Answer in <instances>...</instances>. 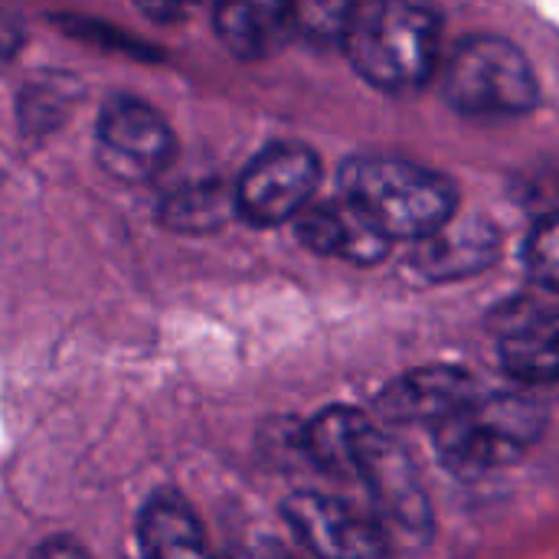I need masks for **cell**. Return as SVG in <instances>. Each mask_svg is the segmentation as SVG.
Segmentation results:
<instances>
[{"label":"cell","instance_id":"8","mask_svg":"<svg viewBox=\"0 0 559 559\" xmlns=\"http://www.w3.org/2000/svg\"><path fill=\"white\" fill-rule=\"evenodd\" d=\"M373 495L377 504V524L386 534V540H403V544H429L432 537V511L426 501V491L419 485V475L406 452L383 436L373 459L367 462L360 475Z\"/></svg>","mask_w":559,"mask_h":559},{"label":"cell","instance_id":"11","mask_svg":"<svg viewBox=\"0 0 559 559\" xmlns=\"http://www.w3.org/2000/svg\"><path fill=\"white\" fill-rule=\"evenodd\" d=\"M501 252L498 229L488 219H455V213L432 229L429 236L416 239V265L426 278H465L485 272Z\"/></svg>","mask_w":559,"mask_h":559},{"label":"cell","instance_id":"4","mask_svg":"<svg viewBox=\"0 0 559 559\" xmlns=\"http://www.w3.org/2000/svg\"><path fill=\"white\" fill-rule=\"evenodd\" d=\"M445 102L475 118L527 115L540 102V88L527 56L501 36L462 39L442 72Z\"/></svg>","mask_w":559,"mask_h":559},{"label":"cell","instance_id":"20","mask_svg":"<svg viewBox=\"0 0 559 559\" xmlns=\"http://www.w3.org/2000/svg\"><path fill=\"white\" fill-rule=\"evenodd\" d=\"M23 46V23L13 10L0 7V59L16 56Z\"/></svg>","mask_w":559,"mask_h":559},{"label":"cell","instance_id":"9","mask_svg":"<svg viewBox=\"0 0 559 559\" xmlns=\"http://www.w3.org/2000/svg\"><path fill=\"white\" fill-rule=\"evenodd\" d=\"M472 396H478V386L472 373L459 367H419L393 383H386L377 396V413L380 419L393 426H409V423H442L452 416L459 406H465Z\"/></svg>","mask_w":559,"mask_h":559},{"label":"cell","instance_id":"12","mask_svg":"<svg viewBox=\"0 0 559 559\" xmlns=\"http://www.w3.org/2000/svg\"><path fill=\"white\" fill-rule=\"evenodd\" d=\"M383 432L350 406H331L305 426V452L331 475H364Z\"/></svg>","mask_w":559,"mask_h":559},{"label":"cell","instance_id":"3","mask_svg":"<svg viewBox=\"0 0 559 559\" xmlns=\"http://www.w3.org/2000/svg\"><path fill=\"white\" fill-rule=\"evenodd\" d=\"M547 426V409L521 393L472 396L452 416L436 423L439 462L462 478H478L518 462Z\"/></svg>","mask_w":559,"mask_h":559},{"label":"cell","instance_id":"6","mask_svg":"<svg viewBox=\"0 0 559 559\" xmlns=\"http://www.w3.org/2000/svg\"><path fill=\"white\" fill-rule=\"evenodd\" d=\"M95 141L102 167L124 183L157 177L177 154L170 124L147 102L131 95H115L102 108Z\"/></svg>","mask_w":559,"mask_h":559},{"label":"cell","instance_id":"17","mask_svg":"<svg viewBox=\"0 0 559 559\" xmlns=\"http://www.w3.org/2000/svg\"><path fill=\"white\" fill-rule=\"evenodd\" d=\"M354 3L357 0H292L295 36H305L308 43H318V46L341 43Z\"/></svg>","mask_w":559,"mask_h":559},{"label":"cell","instance_id":"7","mask_svg":"<svg viewBox=\"0 0 559 559\" xmlns=\"http://www.w3.org/2000/svg\"><path fill=\"white\" fill-rule=\"evenodd\" d=\"M282 514L298 544L318 557L367 559L390 554V540L380 531L377 518L357 514L337 498L301 491L282 504Z\"/></svg>","mask_w":559,"mask_h":559},{"label":"cell","instance_id":"21","mask_svg":"<svg viewBox=\"0 0 559 559\" xmlns=\"http://www.w3.org/2000/svg\"><path fill=\"white\" fill-rule=\"evenodd\" d=\"M190 3H193V0H134V7H138L144 16L157 20V23H174V20H180V16L190 10Z\"/></svg>","mask_w":559,"mask_h":559},{"label":"cell","instance_id":"13","mask_svg":"<svg viewBox=\"0 0 559 559\" xmlns=\"http://www.w3.org/2000/svg\"><path fill=\"white\" fill-rule=\"evenodd\" d=\"M216 33L239 59H269L292 36V0H216Z\"/></svg>","mask_w":559,"mask_h":559},{"label":"cell","instance_id":"2","mask_svg":"<svg viewBox=\"0 0 559 559\" xmlns=\"http://www.w3.org/2000/svg\"><path fill=\"white\" fill-rule=\"evenodd\" d=\"M341 197L390 242H416L439 229L459 206L449 177L403 157H354L341 167Z\"/></svg>","mask_w":559,"mask_h":559},{"label":"cell","instance_id":"22","mask_svg":"<svg viewBox=\"0 0 559 559\" xmlns=\"http://www.w3.org/2000/svg\"><path fill=\"white\" fill-rule=\"evenodd\" d=\"M39 554H52V557H56V554H82V550H79L75 544H69V547H66V544H49V547H43Z\"/></svg>","mask_w":559,"mask_h":559},{"label":"cell","instance_id":"10","mask_svg":"<svg viewBox=\"0 0 559 559\" xmlns=\"http://www.w3.org/2000/svg\"><path fill=\"white\" fill-rule=\"evenodd\" d=\"M295 233L311 252L337 255L357 265H373L390 252V239L380 229H373L344 197L305 206L295 216Z\"/></svg>","mask_w":559,"mask_h":559},{"label":"cell","instance_id":"5","mask_svg":"<svg viewBox=\"0 0 559 559\" xmlns=\"http://www.w3.org/2000/svg\"><path fill=\"white\" fill-rule=\"evenodd\" d=\"M318 180H321V164L311 147L295 141L269 144L262 154H255L246 164L233 190L236 213L252 226L288 223L308 206Z\"/></svg>","mask_w":559,"mask_h":559},{"label":"cell","instance_id":"18","mask_svg":"<svg viewBox=\"0 0 559 559\" xmlns=\"http://www.w3.org/2000/svg\"><path fill=\"white\" fill-rule=\"evenodd\" d=\"M524 265L537 285L559 292V213L544 219L531 233V239L524 246Z\"/></svg>","mask_w":559,"mask_h":559},{"label":"cell","instance_id":"1","mask_svg":"<svg viewBox=\"0 0 559 559\" xmlns=\"http://www.w3.org/2000/svg\"><path fill=\"white\" fill-rule=\"evenodd\" d=\"M341 46L370 85L393 95L419 92L439 59V16L413 0H360Z\"/></svg>","mask_w":559,"mask_h":559},{"label":"cell","instance_id":"15","mask_svg":"<svg viewBox=\"0 0 559 559\" xmlns=\"http://www.w3.org/2000/svg\"><path fill=\"white\" fill-rule=\"evenodd\" d=\"M501 367L521 383H559V311L514 321L501 337Z\"/></svg>","mask_w":559,"mask_h":559},{"label":"cell","instance_id":"19","mask_svg":"<svg viewBox=\"0 0 559 559\" xmlns=\"http://www.w3.org/2000/svg\"><path fill=\"white\" fill-rule=\"evenodd\" d=\"M39 95H43V105H36V102H23V128H52V115L56 118H62L66 115V108H69V102H72V88L75 85H69V88H56L52 82L49 85H33Z\"/></svg>","mask_w":559,"mask_h":559},{"label":"cell","instance_id":"16","mask_svg":"<svg viewBox=\"0 0 559 559\" xmlns=\"http://www.w3.org/2000/svg\"><path fill=\"white\" fill-rule=\"evenodd\" d=\"M229 213H236V197L216 180L187 183V187L174 190L170 197H164V203L157 210L160 223L174 233L219 229L229 219Z\"/></svg>","mask_w":559,"mask_h":559},{"label":"cell","instance_id":"14","mask_svg":"<svg viewBox=\"0 0 559 559\" xmlns=\"http://www.w3.org/2000/svg\"><path fill=\"white\" fill-rule=\"evenodd\" d=\"M138 547L144 557H203L206 540L193 508L180 495H154L138 518Z\"/></svg>","mask_w":559,"mask_h":559}]
</instances>
